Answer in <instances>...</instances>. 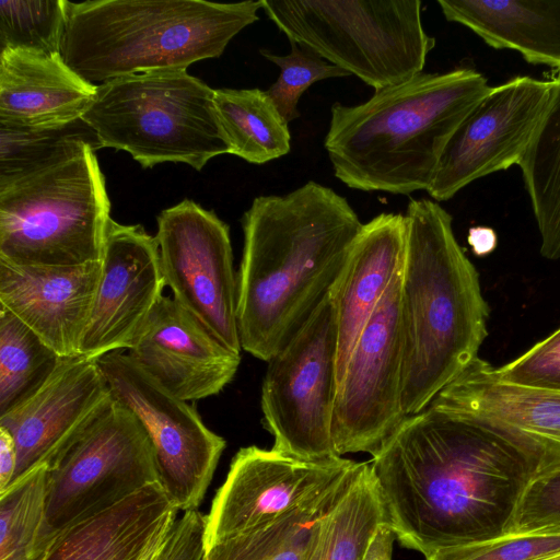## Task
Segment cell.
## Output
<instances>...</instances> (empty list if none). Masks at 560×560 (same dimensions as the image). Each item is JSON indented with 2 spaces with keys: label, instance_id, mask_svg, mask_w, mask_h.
I'll return each instance as SVG.
<instances>
[{
  "label": "cell",
  "instance_id": "6da1fadb",
  "mask_svg": "<svg viewBox=\"0 0 560 560\" xmlns=\"http://www.w3.org/2000/svg\"><path fill=\"white\" fill-rule=\"evenodd\" d=\"M372 457L386 525L425 558L510 533L537 475L501 431L430 408L407 416Z\"/></svg>",
  "mask_w": 560,
  "mask_h": 560
},
{
  "label": "cell",
  "instance_id": "7a4b0ae2",
  "mask_svg": "<svg viewBox=\"0 0 560 560\" xmlns=\"http://www.w3.org/2000/svg\"><path fill=\"white\" fill-rule=\"evenodd\" d=\"M362 225L345 197L313 180L253 200L237 271L242 350L268 362L287 343L328 293Z\"/></svg>",
  "mask_w": 560,
  "mask_h": 560
},
{
  "label": "cell",
  "instance_id": "3957f363",
  "mask_svg": "<svg viewBox=\"0 0 560 560\" xmlns=\"http://www.w3.org/2000/svg\"><path fill=\"white\" fill-rule=\"evenodd\" d=\"M490 89L460 68L421 72L358 105L335 103L324 141L335 176L363 191H427L448 140Z\"/></svg>",
  "mask_w": 560,
  "mask_h": 560
},
{
  "label": "cell",
  "instance_id": "277c9868",
  "mask_svg": "<svg viewBox=\"0 0 560 560\" xmlns=\"http://www.w3.org/2000/svg\"><path fill=\"white\" fill-rule=\"evenodd\" d=\"M405 215L402 408L411 416L479 357L490 308L451 214L436 201L411 199Z\"/></svg>",
  "mask_w": 560,
  "mask_h": 560
},
{
  "label": "cell",
  "instance_id": "5b68a950",
  "mask_svg": "<svg viewBox=\"0 0 560 560\" xmlns=\"http://www.w3.org/2000/svg\"><path fill=\"white\" fill-rule=\"evenodd\" d=\"M261 1H67L63 61L85 81L184 69L220 57L231 39L258 20Z\"/></svg>",
  "mask_w": 560,
  "mask_h": 560
},
{
  "label": "cell",
  "instance_id": "8992f818",
  "mask_svg": "<svg viewBox=\"0 0 560 560\" xmlns=\"http://www.w3.org/2000/svg\"><path fill=\"white\" fill-rule=\"evenodd\" d=\"M82 129L39 161L0 175V258L51 267L102 261L110 203L97 144Z\"/></svg>",
  "mask_w": 560,
  "mask_h": 560
},
{
  "label": "cell",
  "instance_id": "52a82bcc",
  "mask_svg": "<svg viewBox=\"0 0 560 560\" xmlns=\"http://www.w3.org/2000/svg\"><path fill=\"white\" fill-rule=\"evenodd\" d=\"M213 95L184 69L135 73L97 84L81 120L98 148L126 151L144 168L180 162L201 171L230 153Z\"/></svg>",
  "mask_w": 560,
  "mask_h": 560
},
{
  "label": "cell",
  "instance_id": "ba28073f",
  "mask_svg": "<svg viewBox=\"0 0 560 560\" xmlns=\"http://www.w3.org/2000/svg\"><path fill=\"white\" fill-rule=\"evenodd\" d=\"M420 0H261L288 37L380 91L423 72L435 45Z\"/></svg>",
  "mask_w": 560,
  "mask_h": 560
},
{
  "label": "cell",
  "instance_id": "9c48e42d",
  "mask_svg": "<svg viewBox=\"0 0 560 560\" xmlns=\"http://www.w3.org/2000/svg\"><path fill=\"white\" fill-rule=\"evenodd\" d=\"M160 482L151 441L137 417L110 405L49 465L45 517L36 541L43 555L66 528ZM161 483V482H160Z\"/></svg>",
  "mask_w": 560,
  "mask_h": 560
},
{
  "label": "cell",
  "instance_id": "30bf717a",
  "mask_svg": "<svg viewBox=\"0 0 560 560\" xmlns=\"http://www.w3.org/2000/svg\"><path fill=\"white\" fill-rule=\"evenodd\" d=\"M338 336L328 294L267 362L260 406L272 450L308 462L340 457L332 442Z\"/></svg>",
  "mask_w": 560,
  "mask_h": 560
},
{
  "label": "cell",
  "instance_id": "8fae6325",
  "mask_svg": "<svg viewBox=\"0 0 560 560\" xmlns=\"http://www.w3.org/2000/svg\"><path fill=\"white\" fill-rule=\"evenodd\" d=\"M401 271L363 327L338 380L331 429L338 456H374L407 417Z\"/></svg>",
  "mask_w": 560,
  "mask_h": 560
},
{
  "label": "cell",
  "instance_id": "7c38bea8",
  "mask_svg": "<svg viewBox=\"0 0 560 560\" xmlns=\"http://www.w3.org/2000/svg\"><path fill=\"white\" fill-rule=\"evenodd\" d=\"M113 398L144 428L160 482L179 512L197 510L211 483L225 440L195 407L172 395L121 350L96 359Z\"/></svg>",
  "mask_w": 560,
  "mask_h": 560
},
{
  "label": "cell",
  "instance_id": "4fadbf2b",
  "mask_svg": "<svg viewBox=\"0 0 560 560\" xmlns=\"http://www.w3.org/2000/svg\"><path fill=\"white\" fill-rule=\"evenodd\" d=\"M156 241L173 299L223 346L241 354L237 273L229 225L192 200L163 210Z\"/></svg>",
  "mask_w": 560,
  "mask_h": 560
},
{
  "label": "cell",
  "instance_id": "5bb4252c",
  "mask_svg": "<svg viewBox=\"0 0 560 560\" xmlns=\"http://www.w3.org/2000/svg\"><path fill=\"white\" fill-rule=\"evenodd\" d=\"M550 88L551 80L532 77L491 86L448 140L427 192L445 201L478 178L518 165Z\"/></svg>",
  "mask_w": 560,
  "mask_h": 560
},
{
  "label": "cell",
  "instance_id": "9a60e30c",
  "mask_svg": "<svg viewBox=\"0 0 560 560\" xmlns=\"http://www.w3.org/2000/svg\"><path fill=\"white\" fill-rule=\"evenodd\" d=\"M353 460H302L275 450H238L206 515V550L259 528L304 503L343 475Z\"/></svg>",
  "mask_w": 560,
  "mask_h": 560
},
{
  "label": "cell",
  "instance_id": "2e32d148",
  "mask_svg": "<svg viewBox=\"0 0 560 560\" xmlns=\"http://www.w3.org/2000/svg\"><path fill=\"white\" fill-rule=\"evenodd\" d=\"M165 287L156 237L140 224L125 225L110 219L80 357L96 360L113 351L128 350Z\"/></svg>",
  "mask_w": 560,
  "mask_h": 560
},
{
  "label": "cell",
  "instance_id": "e0dca14e",
  "mask_svg": "<svg viewBox=\"0 0 560 560\" xmlns=\"http://www.w3.org/2000/svg\"><path fill=\"white\" fill-rule=\"evenodd\" d=\"M427 408L501 431L535 462L536 476L560 470V389L502 381L477 357Z\"/></svg>",
  "mask_w": 560,
  "mask_h": 560
},
{
  "label": "cell",
  "instance_id": "ac0fdd59",
  "mask_svg": "<svg viewBox=\"0 0 560 560\" xmlns=\"http://www.w3.org/2000/svg\"><path fill=\"white\" fill-rule=\"evenodd\" d=\"M113 401L96 360L62 359L28 398L0 416L13 436L16 469L11 485L31 470L49 465Z\"/></svg>",
  "mask_w": 560,
  "mask_h": 560
},
{
  "label": "cell",
  "instance_id": "d6986e66",
  "mask_svg": "<svg viewBox=\"0 0 560 560\" xmlns=\"http://www.w3.org/2000/svg\"><path fill=\"white\" fill-rule=\"evenodd\" d=\"M128 355L172 395L195 401L234 378L241 354L223 346L173 298L163 295Z\"/></svg>",
  "mask_w": 560,
  "mask_h": 560
},
{
  "label": "cell",
  "instance_id": "ffe728a7",
  "mask_svg": "<svg viewBox=\"0 0 560 560\" xmlns=\"http://www.w3.org/2000/svg\"><path fill=\"white\" fill-rule=\"evenodd\" d=\"M102 261L23 266L0 258V307L30 327L62 359L80 357Z\"/></svg>",
  "mask_w": 560,
  "mask_h": 560
},
{
  "label": "cell",
  "instance_id": "44dd1931",
  "mask_svg": "<svg viewBox=\"0 0 560 560\" xmlns=\"http://www.w3.org/2000/svg\"><path fill=\"white\" fill-rule=\"evenodd\" d=\"M97 85L85 81L60 54L0 50V127L46 131L81 120Z\"/></svg>",
  "mask_w": 560,
  "mask_h": 560
},
{
  "label": "cell",
  "instance_id": "7402d4cb",
  "mask_svg": "<svg viewBox=\"0 0 560 560\" xmlns=\"http://www.w3.org/2000/svg\"><path fill=\"white\" fill-rule=\"evenodd\" d=\"M407 232L401 213H381L364 223L327 293L338 336L337 384L363 327L402 270Z\"/></svg>",
  "mask_w": 560,
  "mask_h": 560
},
{
  "label": "cell",
  "instance_id": "603a6c76",
  "mask_svg": "<svg viewBox=\"0 0 560 560\" xmlns=\"http://www.w3.org/2000/svg\"><path fill=\"white\" fill-rule=\"evenodd\" d=\"M179 511L160 482L56 535L42 560H142Z\"/></svg>",
  "mask_w": 560,
  "mask_h": 560
},
{
  "label": "cell",
  "instance_id": "cb8c5ba5",
  "mask_svg": "<svg viewBox=\"0 0 560 560\" xmlns=\"http://www.w3.org/2000/svg\"><path fill=\"white\" fill-rule=\"evenodd\" d=\"M459 23L495 49H513L534 65L560 69V0H439Z\"/></svg>",
  "mask_w": 560,
  "mask_h": 560
},
{
  "label": "cell",
  "instance_id": "d4e9b609",
  "mask_svg": "<svg viewBox=\"0 0 560 560\" xmlns=\"http://www.w3.org/2000/svg\"><path fill=\"white\" fill-rule=\"evenodd\" d=\"M540 234L545 258H560V74L518 162Z\"/></svg>",
  "mask_w": 560,
  "mask_h": 560
},
{
  "label": "cell",
  "instance_id": "484cf974",
  "mask_svg": "<svg viewBox=\"0 0 560 560\" xmlns=\"http://www.w3.org/2000/svg\"><path fill=\"white\" fill-rule=\"evenodd\" d=\"M383 524L380 489L371 465L362 463L348 491L315 525L304 560H361Z\"/></svg>",
  "mask_w": 560,
  "mask_h": 560
},
{
  "label": "cell",
  "instance_id": "4316f807",
  "mask_svg": "<svg viewBox=\"0 0 560 560\" xmlns=\"http://www.w3.org/2000/svg\"><path fill=\"white\" fill-rule=\"evenodd\" d=\"M213 103L231 154L264 164L289 153V122L266 91L218 89Z\"/></svg>",
  "mask_w": 560,
  "mask_h": 560
},
{
  "label": "cell",
  "instance_id": "83f0119b",
  "mask_svg": "<svg viewBox=\"0 0 560 560\" xmlns=\"http://www.w3.org/2000/svg\"><path fill=\"white\" fill-rule=\"evenodd\" d=\"M362 463L353 465L329 486L275 521L207 549L205 560H280L308 540L317 522L342 498Z\"/></svg>",
  "mask_w": 560,
  "mask_h": 560
},
{
  "label": "cell",
  "instance_id": "f1b7e54d",
  "mask_svg": "<svg viewBox=\"0 0 560 560\" xmlns=\"http://www.w3.org/2000/svg\"><path fill=\"white\" fill-rule=\"evenodd\" d=\"M61 361L30 327L0 307V416L34 394Z\"/></svg>",
  "mask_w": 560,
  "mask_h": 560
},
{
  "label": "cell",
  "instance_id": "f546056e",
  "mask_svg": "<svg viewBox=\"0 0 560 560\" xmlns=\"http://www.w3.org/2000/svg\"><path fill=\"white\" fill-rule=\"evenodd\" d=\"M47 465L0 493V560H42L36 541L45 517Z\"/></svg>",
  "mask_w": 560,
  "mask_h": 560
},
{
  "label": "cell",
  "instance_id": "4dcf8cb0",
  "mask_svg": "<svg viewBox=\"0 0 560 560\" xmlns=\"http://www.w3.org/2000/svg\"><path fill=\"white\" fill-rule=\"evenodd\" d=\"M67 0H0V50L60 54Z\"/></svg>",
  "mask_w": 560,
  "mask_h": 560
},
{
  "label": "cell",
  "instance_id": "1f68e13d",
  "mask_svg": "<svg viewBox=\"0 0 560 560\" xmlns=\"http://www.w3.org/2000/svg\"><path fill=\"white\" fill-rule=\"evenodd\" d=\"M260 54L280 68L279 78L266 93L288 122L300 117L299 100L313 83L350 75L314 50L296 43H291V51L284 56L264 49Z\"/></svg>",
  "mask_w": 560,
  "mask_h": 560
},
{
  "label": "cell",
  "instance_id": "d6a6232c",
  "mask_svg": "<svg viewBox=\"0 0 560 560\" xmlns=\"http://www.w3.org/2000/svg\"><path fill=\"white\" fill-rule=\"evenodd\" d=\"M560 552V534L506 533L475 544L441 549L425 560H539Z\"/></svg>",
  "mask_w": 560,
  "mask_h": 560
},
{
  "label": "cell",
  "instance_id": "836d02e7",
  "mask_svg": "<svg viewBox=\"0 0 560 560\" xmlns=\"http://www.w3.org/2000/svg\"><path fill=\"white\" fill-rule=\"evenodd\" d=\"M510 532L560 534V470L538 475L529 482Z\"/></svg>",
  "mask_w": 560,
  "mask_h": 560
},
{
  "label": "cell",
  "instance_id": "e575fe53",
  "mask_svg": "<svg viewBox=\"0 0 560 560\" xmlns=\"http://www.w3.org/2000/svg\"><path fill=\"white\" fill-rule=\"evenodd\" d=\"M495 372L512 384L560 389V328Z\"/></svg>",
  "mask_w": 560,
  "mask_h": 560
},
{
  "label": "cell",
  "instance_id": "d590c367",
  "mask_svg": "<svg viewBox=\"0 0 560 560\" xmlns=\"http://www.w3.org/2000/svg\"><path fill=\"white\" fill-rule=\"evenodd\" d=\"M206 515L197 510L183 512L173 524L155 560H205Z\"/></svg>",
  "mask_w": 560,
  "mask_h": 560
},
{
  "label": "cell",
  "instance_id": "8d00e7d4",
  "mask_svg": "<svg viewBox=\"0 0 560 560\" xmlns=\"http://www.w3.org/2000/svg\"><path fill=\"white\" fill-rule=\"evenodd\" d=\"M16 460L14 439L7 429L0 427V493L11 486L16 469Z\"/></svg>",
  "mask_w": 560,
  "mask_h": 560
},
{
  "label": "cell",
  "instance_id": "74e56055",
  "mask_svg": "<svg viewBox=\"0 0 560 560\" xmlns=\"http://www.w3.org/2000/svg\"><path fill=\"white\" fill-rule=\"evenodd\" d=\"M395 539L396 535L393 529L383 524L373 536L361 560H392Z\"/></svg>",
  "mask_w": 560,
  "mask_h": 560
},
{
  "label": "cell",
  "instance_id": "f35d334b",
  "mask_svg": "<svg viewBox=\"0 0 560 560\" xmlns=\"http://www.w3.org/2000/svg\"><path fill=\"white\" fill-rule=\"evenodd\" d=\"M468 244L476 256H486L494 250L498 244L495 232L488 226H474L468 231Z\"/></svg>",
  "mask_w": 560,
  "mask_h": 560
},
{
  "label": "cell",
  "instance_id": "ab89813d",
  "mask_svg": "<svg viewBox=\"0 0 560 560\" xmlns=\"http://www.w3.org/2000/svg\"><path fill=\"white\" fill-rule=\"evenodd\" d=\"M171 530V529H170ZM170 530L164 535L162 536L161 538H159L151 547L150 549L148 550V552L144 555V557L142 558V560H155L166 536L168 535Z\"/></svg>",
  "mask_w": 560,
  "mask_h": 560
},
{
  "label": "cell",
  "instance_id": "60d3db41",
  "mask_svg": "<svg viewBox=\"0 0 560 560\" xmlns=\"http://www.w3.org/2000/svg\"><path fill=\"white\" fill-rule=\"evenodd\" d=\"M539 560H560V552L553 553L551 556L541 558Z\"/></svg>",
  "mask_w": 560,
  "mask_h": 560
}]
</instances>
